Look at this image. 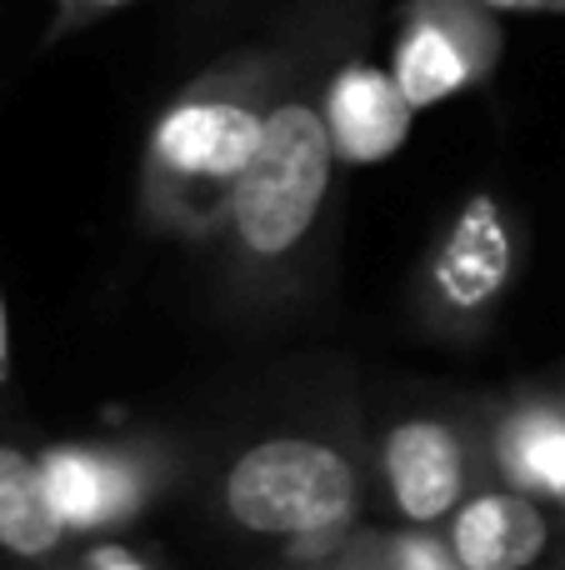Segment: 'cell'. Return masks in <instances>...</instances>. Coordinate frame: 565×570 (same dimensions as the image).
I'll return each instance as SVG.
<instances>
[{"instance_id": "obj_5", "label": "cell", "mask_w": 565, "mask_h": 570, "mask_svg": "<svg viewBox=\"0 0 565 570\" xmlns=\"http://www.w3.org/2000/svg\"><path fill=\"white\" fill-rule=\"evenodd\" d=\"M196 471V455L180 435L126 431V435H80V441L40 445V475L60 521L76 541L120 535L166 505Z\"/></svg>"}, {"instance_id": "obj_14", "label": "cell", "mask_w": 565, "mask_h": 570, "mask_svg": "<svg viewBox=\"0 0 565 570\" xmlns=\"http://www.w3.org/2000/svg\"><path fill=\"white\" fill-rule=\"evenodd\" d=\"M66 570H160L140 546L120 541V535H96V541H76Z\"/></svg>"}, {"instance_id": "obj_12", "label": "cell", "mask_w": 565, "mask_h": 570, "mask_svg": "<svg viewBox=\"0 0 565 570\" xmlns=\"http://www.w3.org/2000/svg\"><path fill=\"white\" fill-rule=\"evenodd\" d=\"M350 556L360 570H466L440 531H416V525H360L350 535Z\"/></svg>"}, {"instance_id": "obj_4", "label": "cell", "mask_w": 565, "mask_h": 570, "mask_svg": "<svg viewBox=\"0 0 565 570\" xmlns=\"http://www.w3.org/2000/svg\"><path fill=\"white\" fill-rule=\"evenodd\" d=\"M526 216L496 186H476L440 216L416 261L406 321L440 345H476L506 311L526 271Z\"/></svg>"}, {"instance_id": "obj_11", "label": "cell", "mask_w": 565, "mask_h": 570, "mask_svg": "<svg viewBox=\"0 0 565 570\" xmlns=\"http://www.w3.org/2000/svg\"><path fill=\"white\" fill-rule=\"evenodd\" d=\"M410 116L390 66H370L360 50L336 60L326 80V120L330 136H336L340 166H370V160H386L406 146L410 136Z\"/></svg>"}, {"instance_id": "obj_3", "label": "cell", "mask_w": 565, "mask_h": 570, "mask_svg": "<svg viewBox=\"0 0 565 570\" xmlns=\"http://www.w3.org/2000/svg\"><path fill=\"white\" fill-rule=\"evenodd\" d=\"M370 501V435L340 385L310 411L250 431L210 471L220 525L276 541L290 566L326 561L360 531Z\"/></svg>"}, {"instance_id": "obj_8", "label": "cell", "mask_w": 565, "mask_h": 570, "mask_svg": "<svg viewBox=\"0 0 565 570\" xmlns=\"http://www.w3.org/2000/svg\"><path fill=\"white\" fill-rule=\"evenodd\" d=\"M480 435L496 481L556 505L565 471V371L480 395Z\"/></svg>"}, {"instance_id": "obj_9", "label": "cell", "mask_w": 565, "mask_h": 570, "mask_svg": "<svg viewBox=\"0 0 565 570\" xmlns=\"http://www.w3.org/2000/svg\"><path fill=\"white\" fill-rule=\"evenodd\" d=\"M561 515L506 481H480L460 511L440 525L466 570H541L561 551Z\"/></svg>"}, {"instance_id": "obj_7", "label": "cell", "mask_w": 565, "mask_h": 570, "mask_svg": "<svg viewBox=\"0 0 565 570\" xmlns=\"http://www.w3.org/2000/svg\"><path fill=\"white\" fill-rule=\"evenodd\" d=\"M506 56V30L486 0H400L390 76L410 110L486 86Z\"/></svg>"}, {"instance_id": "obj_18", "label": "cell", "mask_w": 565, "mask_h": 570, "mask_svg": "<svg viewBox=\"0 0 565 570\" xmlns=\"http://www.w3.org/2000/svg\"><path fill=\"white\" fill-rule=\"evenodd\" d=\"M230 6H236V0H186V10H190V16H196V20L220 16V10H230Z\"/></svg>"}, {"instance_id": "obj_16", "label": "cell", "mask_w": 565, "mask_h": 570, "mask_svg": "<svg viewBox=\"0 0 565 570\" xmlns=\"http://www.w3.org/2000/svg\"><path fill=\"white\" fill-rule=\"evenodd\" d=\"M496 10H526V16H565V0H486Z\"/></svg>"}, {"instance_id": "obj_15", "label": "cell", "mask_w": 565, "mask_h": 570, "mask_svg": "<svg viewBox=\"0 0 565 570\" xmlns=\"http://www.w3.org/2000/svg\"><path fill=\"white\" fill-rule=\"evenodd\" d=\"M0 415H16V361H10V311L0 291Z\"/></svg>"}, {"instance_id": "obj_1", "label": "cell", "mask_w": 565, "mask_h": 570, "mask_svg": "<svg viewBox=\"0 0 565 570\" xmlns=\"http://www.w3.org/2000/svg\"><path fill=\"white\" fill-rule=\"evenodd\" d=\"M376 0H326L296 70L286 76L250 156L216 256V311L240 331H266L320 301L340 240V150L326 120V80L360 50Z\"/></svg>"}, {"instance_id": "obj_13", "label": "cell", "mask_w": 565, "mask_h": 570, "mask_svg": "<svg viewBox=\"0 0 565 570\" xmlns=\"http://www.w3.org/2000/svg\"><path fill=\"white\" fill-rule=\"evenodd\" d=\"M130 6H136V0H50L40 46L56 50V46H66V40L86 36V30L106 26L110 16H120V10H130Z\"/></svg>"}, {"instance_id": "obj_19", "label": "cell", "mask_w": 565, "mask_h": 570, "mask_svg": "<svg viewBox=\"0 0 565 570\" xmlns=\"http://www.w3.org/2000/svg\"><path fill=\"white\" fill-rule=\"evenodd\" d=\"M551 511H556L561 525H565V471H561V491H556V505H551Z\"/></svg>"}, {"instance_id": "obj_6", "label": "cell", "mask_w": 565, "mask_h": 570, "mask_svg": "<svg viewBox=\"0 0 565 570\" xmlns=\"http://www.w3.org/2000/svg\"><path fill=\"white\" fill-rule=\"evenodd\" d=\"M480 481H490L480 401L400 405L370 435V495L396 525L440 531Z\"/></svg>"}, {"instance_id": "obj_2", "label": "cell", "mask_w": 565, "mask_h": 570, "mask_svg": "<svg viewBox=\"0 0 565 570\" xmlns=\"http://www.w3.org/2000/svg\"><path fill=\"white\" fill-rule=\"evenodd\" d=\"M326 0H280L266 30L226 46L156 110L140 146V226L176 246H216L260 146L266 116L296 70Z\"/></svg>"}, {"instance_id": "obj_17", "label": "cell", "mask_w": 565, "mask_h": 570, "mask_svg": "<svg viewBox=\"0 0 565 570\" xmlns=\"http://www.w3.org/2000/svg\"><path fill=\"white\" fill-rule=\"evenodd\" d=\"M290 570H360V561L350 556V546H340V551L326 556V561H306V566H290Z\"/></svg>"}, {"instance_id": "obj_10", "label": "cell", "mask_w": 565, "mask_h": 570, "mask_svg": "<svg viewBox=\"0 0 565 570\" xmlns=\"http://www.w3.org/2000/svg\"><path fill=\"white\" fill-rule=\"evenodd\" d=\"M76 535L60 521L40 475V445L0 415V570H66Z\"/></svg>"}]
</instances>
